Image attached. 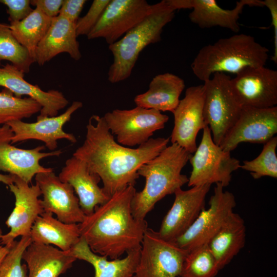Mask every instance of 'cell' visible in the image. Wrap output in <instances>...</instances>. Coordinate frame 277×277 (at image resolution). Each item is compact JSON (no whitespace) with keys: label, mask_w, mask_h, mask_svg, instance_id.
<instances>
[{"label":"cell","mask_w":277,"mask_h":277,"mask_svg":"<svg viewBox=\"0 0 277 277\" xmlns=\"http://www.w3.org/2000/svg\"><path fill=\"white\" fill-rule=\"evenodd\" d=\"M169 140L150 138L137 148L127 147L115 141L103 116L93 115L86 126L83 144L72 155L100 176L104 192L110 197L128 186H134L140 167L166 148Z\"/></svg>","instance_id":"obj_1"},{"label":"cell","mask_w":277,"mask_h":277,"mask_svg":"<svg viewBox=\"0 0 277 277\" xmlns=\"http://www.w3.org/2000/svg\"><path fill=\"white\" fill-rule=\"evenodd\" d=\"M136 191L130 185L116 192L78 224L81 236L93 252L114 260L141 248L148 226L145 220L132 214L131 202Z\"/></svg>","instance_id":"obj_2"},{"label":"cell","mask_w":277,"mask_h":277,"mask_svg":"<svg viewBox=\"0 0 277 277\" xmlns=\"http://www.w3.org/2000/svg\"><path fill=\"white\" fill-rule=\"evenodd\" d=\"M191 155L177 144H172L140 167L137 174L145 177V184L132 200L134 217L145 220L157 202L188 183V177L181 171Z\"/></svg>","instance_id":"obj_3"},{"label":"cell","mask_w":277,"mask_h":277,"mask_svg":"<svg viewBox=\"0 0 277 277\" xmlns=\"http://www.w3.org/2000/svg\"><path fill=\"white\" fill-rule=\"evenodd\" d=\"M269 49L251 35L241 33L203 47L191 64L194 75L205 82L215 73L237 74L248 67L265 66Z\"/></svg>","instance_id":"obj_4"},{"label":"cell","mask_w":277,"mask_h":277,"mask_svg":"<svg viewBox=\"0 0 277 277\" xmlns=\"http://www.w3.org/2000/svg\"><path fill=\"white\" fill-rule=\"evenodd\" d=\"M175 11L167 0L152 5L151 11L144 19L109 45L113 57L108 72L109 82L116 83L130 76L140 53L148 45L161 41L163 29L173 19Z\"/></svg>","instance_id":"obj_5"},{"label":"cell","mask_w":277,"mask_h":277,"mask_svg":"<svg viewBox=\"0 0 277 277\" xmlns=\"http://www.w3.org/2000/svg\"><path fill=\"white\" fill-rule=\"evenodd\" d=\"M231 78L225 73H215L204 82V121L219 146L238 120L242 108L232 91Z\"/></svg>","instance_id":"obj_6"},{"label":"cell","mask_w":277,"mask_h":277,"mask_svg":"<svg viewBox=\"0 0 277 277\" xmlns=\"http://www.w3.org/2000/svg\"><path fill=\"white\" fill-rule=\"evenodd\" d=\"M203 130L201 142L189 159L192 170L188 186L219 183L225 187L230 184L232 173L240 168V161L214 143L208 126Z\"/></svg>","instance_id":"obj_7"},{"label":"cell","mask_w":277,"mask_h":277,"mask_svg":"<svg viewBox=\"0 0 277 277\" xmlns=\"http://www.w3.org/2000/svg\"><path fill=\"white\" fill-rule=\"evenodd\" d=\"M116 142L132 148L147 142L154 132L164 128L169 116L161 111L139 106L114 109L103 116Z\"/></svg>","instance_id":"obj_8"},{"label":"cell","mask_w":277,"mask_h":277,"mask_svg":"<svg viewBox=\"0 0 277 277\" xmlns=\"http://www.w3.org/2000/svg\"><path fill=\"white\" fill-rule=\"evenodd\" d=\"M188 251L148 228L134 277H179Z\"/></svg>","instance_id":"obj_9"},{"label":"cell","mask_w":277,"mask_h":277,"mask_svg":"<svg viewBox=\"0 0 277 277\" xmlns=\"http://www.w3.org/2000/svg\"><path fill=\"white\" fill-rule=\"evenodd\" d=\"M224 188L221 184H216L209 208H204L190 227L173 241L179 247L188 252L207 244L233 212L235 196Z\"/></svg>","instance_id":"obj_10"},{"label":"cell","mask_w":277,"mask_h":277,"mask_svg":"<svg viewBox=\"0 0 277 277\" xmlns=\"http://www.w3.org/2000/svg\"><path fill=\"white\" fill-rule=\"evenodd\" d=\"M232 91L243 107L267 108L277 105V71L265 66L248 67L230 80Z\"/></svg>","instance_id":"obj_11"},{"label":"cell","mask_w":277,"mask_h":277,"mask_svg":"<svg viewBox=\"0 0 277 277\" xmlns=\"http://www.w3.org/2000/svg\"><path fill=\"white\" fill-rule=\"evenodd\" d=\"M152 8L145 0H111L87 38L102 37L112 44L144 19Z\"/></svg>","instance_id":"obj_12"},{"label":"cell","mask_w":277,"mask_h":277,"mask_svg":"<svg viewBox=\"0 0 277 277\" xmlns=\"http://www.w3.org/2000/svg\"><path fill=\"white\" fill-rule=\"evenodd\" d=\"M277 133V107H243L240 116L220 146L230 152L242 143L265 144Z\"/></svg>","instance_id":"obj_13"},{"label":"cell","mask_w":277,"mask_h":277,"mask_svg":"<svg viewBox=\"0 0 277 277\" xmlns=\"http://www.w3.org/2000/svg\"><path fill=\"white\" fill-rule=\"evenodd\" d=\"M8 186L15 197V206L5 222L10 230L6 234L0 230V243L10 246L17 237L30 236L33 223L44 210L38 199L42 193L37 184L29 186L15 176L13 183Z\"/></svg>","instance_id":"obj_14"},{"label":"cell","mask_w":277,"mask_h":277,"mask_svg":"<svg viewBox=\"0 0 277 277\" xmlns=\"http://www.w3.org/2000/svg\"><path fill=\"white\" fill-rule=\"evenodd\" d=\"M204 98V84L188 87L172 112L174 126L171 142L191 154L197 147L196 139L199 132L207 126L203 115Z\"/></svg>","instance_id":"obj_15"},{"label":"cell","mask_w":277,"mask_h":277,"mask_svg":"<svg viewBox=\"0 0 277 277\" xmlns=\"http://www.w3.org/2000/svg\"><path fill=\"white\" fill-rule=\"evenodd\" d=\"M13 133L6 124L0 127V171L16 176L28 184L37 173L53 171L39 164L40 161L49 156H59L60 150L43 152L45 146L25 149L16 147L11 143Z\"/></svg>","instance_id":"obj_16"},{"label":"cell","mask_w":277,"mask_h":277,"mask_svg":"<svg viewBox=\"0 0 277 277\" xmlns=\"http://www.w3.org/2000/svg\"><path fill=\"white\" fill-rule=\"evenodd\" d=\"M35 180L43 195L41 203L44 212L55 214L59 221L67 224H80L84 221L86 215L69 184L61 181L53 171L38 173Z\"/></svg>","instance_id":"obj_17"},{"label":"cell","mask_w":277,"mask_h":277,"mask_svg":"<svg viewBox=\"0 0 277 277\" xmlns=\"http://www.w3.org/2000/svg\"><path fill=\"white\" fill-rule=\"evenodd\" d=\"M210 187L211 185H205L175 191L174 202L158 231L163 239L173 241L190 227L205 208V199Z\"/></svg>","instance_id":"obj_18"},{"label":"cell","mask_w":277,"mask_h":277,"mask_svg":"<svg viewBox=\"0 0 277 277\" xmlns=\"http://www.w3.org/2000/svg\"><path fill=\"white\" fill-rule=\"evenodd\" d=\"M82 106L81 102L74 101L63 113L58 116L44 117L34 123H26L22 120L8 122L6 124L13 133L11 143L36 140L44 142L45 146L52 151L57 148L58 140L66 139L75 143L77 142L75 136L65 132L63 127L70 121L73 113Z\"/></svg>","instance_id":"obj_19"},{"label":"cell","mask_w":277,"mask_h":277,"mask_svg":"<svg viewBox=\"0 0 277 277\" xmlns=\"http://www.w3.org/2000/svg\"><path fill=\"white\" fill-rule=\"evenodd\" d=\"M24 77V73L12 64L0 67V86L17 97L27 95L41 106L37 120L56 116L69 104L62 92L56 90L43 91L38 85L28 83Z\"/></svg>","instance_id":"obj_20"},{"label":"cell","mask_w":277,"mask_h":277,"mask_svg":"<svg viewBox=\"0 0 277 277\" xmlns=\"http://www.w3.org/2000/svg\"><path fill=\"white\" fill-rule=\"evenodd\" d=\"M58 176L72 187L86 215L91 214L96 206L110 198L98 186L100 176L91 172L85 162L73 155L66 161Z\"/></svg>","instance_id":"obj_21"},{"label":"cell","mask_w":277,"mask_h":277,"mask_svg":"<svg viewBox=\"0 0 277 277\" xmlns=\"http://www.w3.org/2000/svg\"><path fill=\"white\" fill-rule=\"evenodd\" d=\"M77 37L76 23L60 14L52 18L47 32L36 47L35 62L44 65L61 53H67L78 61L82 54Z\"/></svg>","instance_id":"obj_22"},{"label":"cell","mask_w":277,"mask_h":277,"mask_svg":"<svg viewBox=\"0 0 277 277\" xmlns=\"http://www.w3.org/2000/svg\"><path fill=\"white\" fill-rule=\"evenodd\" d=\"M264 7L263 1L241 0L232 9H225L215 0H188L190 21L201 28L220 27L238 33L240 29L238 20L245 6Z\"/></svg>","instance_id":"obj_23"},{"label":"cell","mask_w":277,"mask_h":277,"mask_svg":"<svg viewBox=\"0 0 277 277\" xmlns=\"http://www.w3.org/2000/svg\"><path fill=\"white\" fill-rule=\"evenodd\" d=\"M28 277H58L72 267L76 259L50 245L31 242L22 255Z\"/></svg>","instance_id":"obj_24"},{"label":"cell","mask_w":277,"mask_h":277,"mask_svg":"<svg viewBox=\"0 0 277 277\" xmlns=\"http://www.w3.org/2000/svg\"><path fill=\"white\" fill-rule=\"evenodd\" d=\"M185 87L184 80L177 75L169 72L160 74L152 79L148 90L137 95L134 102L136 106L172 113Z\"/></svg>","instance_id":"obj_25"},{"label":"cell","mask_w":277,"mask_h":277,"mask_svg":"<svg viewBox=\"0 0 277 277\" xmlns=\"http://www.w3.org/2000/svg\"><path fill=\"white\" fill-rule=\"evenodd\" d=\"M245 239L244 221L233 212L207 244L220 270L243 248Z\"/></svg>","instance_id":"obj_26"},{"label":"cell","mask_w":277,"mask_h":277,"mask_svg":"<svg viewBox=\"0 0 277 277\" xmlns=\"http://www.w3.org/2000/svg\"><path fill=\"white\" fill-rule=\"evenodd\" d=\"M53 213L44 212L33 223L30 236L32 242L53 245L68 251L81 238L78 224H67L53 217Z\"/></svg>","instance_id":"obj_27"},{"label":"cell","mask_w":277,"mask_h":277,"mask_svg":"<svg viewBox=\"0 0 277 277\" xmlns=\"http://www.w3.org/2000/svg\"><path fill=\"white\" fill-rule=\"evenodd\" d=\"M51 21V18L35 8L22 21L9 25L13 36L34 61L36 47L47 32Z\"/></svg>","instance_id":"obj_28"},{"label":"cell","mask_w":277,"mask_h":277,"mask_svg":"<svg viewBox=\"0 0 277 277\" xmlns=\"http://www.w3.org/2000/svg\"><path fill=\"white\" fill-rule=\"evenodd\" d=\"M41 106L30 97H17L4 89L0 92V125L29 118L39 112Z\"/></svg>","instance_id":"obj_29"},{"label":"cell","mask_w":277,"mask_h":277,"mask_svg":"<svg viewBox=\"0 0 277 277\" xmlns=\"http://www.w3.org/2000/svg\"><path fill=\"white\" fill-rule=\"evenodd\" d=\"M3 61H9L24 73L35 62L28 51L13 36L9 25L0 23V67Z\"/></svg>","instance_id":"obj_30"},{"label":"cell","mask_w":277,"mask_h":277,"mask_svg":"<svg viewBox=\"0 0 277 277\" xmlns=\"http://www.w3.org/2000/svg\"><path fill=\"white\" fill-rule=\"evenodd\" d=\"M220 269L207 244L188 252L180 277H214Z\"/></svg>","instance_id":"obj_31"},{"label":"cell","mask_w":277,"mask_h":277,"mask_svg":"<svg viewBox=\"0 0 277 277\" xmlns=\"http://www.w3.org/2000/svg\"><path fill=\"white\" fill-rule=\"evenodd\" d=\"M141 248L130 251L126 257L109 260L101 255L92 266L94 277H134L138 264Z\"/></svg>","instance_id":"obj_32"},{"label":"cell","mask_w":277,"mask_h":277,"mask_svg":"<svg viewBox=\"0 0 277 277\" xmlns=\"http://www.w3.org/2000/svg\"><path fill=\"white\" fill-rule=\"evenodd\" d=\"M277 137L274 136L264 144L261 152L251 161H244L240 168L250 172L254 179L263 176L277 178Z\"/></svg>","instance_id":"obj_33"},{"label":"cell","mask_w":277,"mask_h":277,"mask_svg":"<svg viewBox=\"0 0 277 277\" xmlns=\"http://www.w3.org/2000/svg\"><path fill=\"white\" fill-rule=\"evenodd\" d=\"M32 242L30 236L14 240L0 264V277H28V268L22 263V255Z\"/></svg>","instance_id":"obj_34"},{"label":"cell","mask_w":277,"mask_h":277,"mask_svg":"<svg viewBox=\"0 0 277 277\" xmlns=\"http://www.w3.org/2000/svg\"><path fill=\"white\" fill-rule=\"evenodd\" d=\"M111 0H94L87 13L76 23L77 36H87L99 21Z\"/></svg>","instance_id":"obj_35"},{"label":"cell","mask_w":277,"mask_h":277,"mask_svg":"<svg viewBox=\"0 0 277 277\" xmlns=\"http://www.w3.org/2000/svg\"><path fill=\"white\" fill-rule=\"evenodd\" d=\"M0 3L7 7L10 24L22 21L33 10L30 0H0Z\"/></svg>","instance_id":"obj_36"},{"label":"cell","mask_w":277,"mask_h":277,"mask_svg":"<svg viewBox=\"0 0 277 277\" xmlns=\"http://www.w3.org/2000/svg\"><path fill=\"white\" fill-rule=\"evenodd\" d=\"M86 2V0H64L59 14L76 23Z\"/></svg>","instance_id":"obj_37"},{"label":"cell","mask_w":277,"mask_h":277,"mask_svg":"<svg viewBox=\"0 0 277 277\" xmlns=\"http://www.w3.org/2000/svg\"><path fill=\"white\" fill-rule=\"evenodd\" d=\"M63 0H31V5L39 9L50 18L58 16Z\"/></svg>","instance_id":"obj_38"},{"label":"cell","mask_w":277,"mask_h":277,"mask_svg":"<svg viewBox=\"0 0 277 277\" xmlns=\"http://www.w3.org/2000/svg\"><path fill=\"white\" fill-rule=\"evenodd\" d=\"M264 7L266 6L270 13L272 26L274 31V50L271 57L272 61L277 64V1H263Z\"/></svg>","instance_id":"obj_39"},{"label":"cell","mask_w":277,"mask_h":277,"mask_svg":"<svg viewBox=\"0 0 277 277\" xmlns=\"http://www.w3.org/2000/svg\"><path fill=\"white\" fill-rule=\"evenodd\" d=\"M15 176V175L10 174H3L0 173V182L3 183L7 186H9V185L13 183Z\"/></svg>","instance_id":"obj_40"},{"label":"cell","mask_w":277,"mask_h":277,"mask_svg":"<svg viewBox=\"0 0 277 277\" xmlns=\"http://www.w3.org/2000/svg\"><path fill=\"white\" fill-rule=\"evenodd\" d=\"M10 246H0V264L9 250Z\"/></svg>","instance_id":"obj_41"}]
</instances>
